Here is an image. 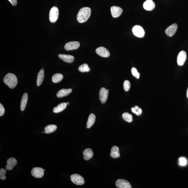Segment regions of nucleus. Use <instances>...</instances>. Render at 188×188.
<instances>
[{"label": "nucleus", "mask_w": 188, "mask_h": 188, "mask_svg": "<svg viewBox=\"0 0 188 188\" xmlns=\"http://www.w3.org/2000/svg\"><path fill=\"white\" fill-rule=\"evenodd\" d=\"M91 9L88 7L81 8L77 15V18L79 23H83L87 21L91 16Z\"/></svg>", "instance_id": "obj_1"}, {"label": "nucleus", "mask_w": 188, "mask_h": 188, "mask_svg": "<svg viewBox=\"0 0 188 188\" xmlns=\"http://www.w3.org/2000/svg\"><path fill=\"white\" fill-rule=\"evenodd\" d=\"M3 81L7 86L12 89L16 87L18 82L16 76L14 74L10 73L6 75Z\"/></svg>", "instance_id": "obj_2"}, {"label": "nucleus", "mask_w": 188, "mask_h": 188, "mask_svg": "<svg viewBox=\"0 0 188 188\" xmlns=\"http://www.w3.org/2000/svg\"><path fill=\"white\" fill-rule=\"evenodd\" d=\"M59 15V11L56 6L53 7L49 13V20L52 23H54L57 20Z\"/></svg>", "instance_id": "obj_3"}, {"label": "nucleus", "mask_w": 188, "mask_h": 188, "mask_svg": "<svg viewBox=\"0 0 188 188\" xmlns=\"http://www.w3.org/2000/svg\"><path fill=\"white\" fill-rule=\"evenodd\" d=\"M132 31L135 36L139 38L143 37L145 35L143 28L139 25L134 26L132 28Z\"/></svg>", "instance_id": "obj_4"}, {"label": "nucleus", "mask_w": 188, "mask_h": 188, "mask_svg": "<svg viewBox=\"0 0 188 188\" xmlns=\"http://www.w3.org/2000/svg\"><path fill=\"white\" fill-rule=\"evenodd\" d=\"M71 179L73 183L78 185H82L84 183V178L79 174H72L71 176Z\"/></svg>", "instance_id": "obj_5"}, {"label": "nucleus", "mask_w": 188, "mask_h": 188, "mask_svg": "<svg viewBox=\"0 0 188 188\" xmlns=\"http://www.w3.org/2000/svg\"><path fill=\"white\" fill-rule=\"evenodd\" d=\"M109 90L104 88H101L99 93V99L102 104H104L107 101Z\"/></svg>", "instance_id": "obj_6"}, {"label": "nucleus", "mask_w": 188, "mask_h": 188, "mask_svg": "<svg viewBox=\"0 0 188 188\" xmlns=\"http://www.w3.org/2000/svg\"><path fill=\"white\" fill-rule=\"evenodd\" d=\"M44 170L42 168L35 167L33 168L31 171V175L35 178H41L44 175Z\"/></svg>", "instance_id": "obj_7"}, {"label": "nucleus", "mask_w": 188, "mask_h": 188, "mask_svg": "<svg viewBox=\"0 0 188 188\" xmlns=\"http://www.w3.org/2000/svg\"><path fill=\"white\" fill-rule=\"evenodd\" d=\"M79 46L80 43L79 41H71L66 43L64 46V49L67 51L73 50L77 49Z\"/></svg>", "instance_id": "obj_8"}, {"label": "nucleus", "mask_w": 188, "mask_h": 188, "mask_svg": "<svg viewBox=\"0 0 188 188\" xmlns=\"http://www.w3.org/2000/svg\"><path fill=\"white\" fill-rule=\"evenodd\" d=\"M187 59V54L185 51H182L179 53L177 58V64L179 66L183 65Z\"/></svg>", "instance_id": "obj_9"}, {"label": "nucleus", "mask_w": 188, "mask_h": 188, "mask_svg": "<svg viewBox=\"0 0 188 188\" xmlns=\"http://www.w3.org/2000/svg\"><path fill=\"white\" fill-rule=\"evenodd\" d=\"M116 186L118 188H131L130 183L126 180L119 179L116 182Z\"/></svg>", "instance_id": "obj_10"}, {"label": "nucleus", "mask_w": 188, "mask_h": 188, "mask_svg": "<svg viewBox=\"0 0 188 188\" xmlns=\"http://www.w3.org/2000/svg\"><path fill=\"white\" fill-rule=\"evenodd\" d=\"M111 15L113 17L116 18L119 17L122 14L123 10L119 7L113 6L111 8Z\"/></svg>", "instance_id": "obj_11"}, {"label": "nucleus", "mask_w": 188, "mask_h": 188, "mask_svg": "<svg viewBox=\"0 0 188 188\" xmlns=\"http://www.w3.org/2000/svg\"><path fill=\"white\" fill-rule=\"evenodd\" d=\"M178 28L177 24H174L168 27L166 30L165 33L168 36L172 37L175 34Z\"/></svg>", "instance_id": "obj_12"}, {"label": "nucleus", "mask_w": 188, "mask_h": 188, "mask_svg": "<svg viewBox=\"0 0 188 188\" xmlns=\"http://www.w3.org/2000/svg\"><path fill=\"white\" fill-rule=\"evenodd\" d=\"M96 52L102 57L107 58L110 56V53L108 50L103 47H100L96 50Z\"/></svg>", "instance_id": "obj_13"}, {"label": "nucleus", "mask_w": 188, "mask_h": 188, "mask_svg": "<svg viewBox=\"0 0 188 188\" xmlns=\"http://www.w3.org/2000/svg\"><path fill=\"white\" fill-rule=\"evenodd\" d=\"M7 162V164L5 166V168L8 170H12L17 164V160L14 157L10 158L8 159Z\"/></svg>", "instance_id": "obj_14"}, {"label": "nucleus", "mask_w": 188, "mask_h": 188, "mask_svg": "<svg viewBox=\"0 0 188 188\" xmlns=\"http://www.w3.org/2000/svg\"><path fill=\"white\" fill-rule=\"evenodd\" d=\"M155 6V4L152 0H147L143 5L144 9L148 11H151L153 10Z\"/></svg>", "instance_id": "obj_15"}, {"label": "nucleus", "mask_w": 188, "mask_h": 188, "mask_svg": "<svg viewBox=\"0 0 188 188\" xmlns=\"http://www.w3.org/2000/svg\"><path fill=\"white\" fill-rule=\"evenodd\" d=\"M58 57L64 62L69 63L73 62L74 60V56L69 55L59 54Z\"/></svg>", "instance_id": "obj_16"}, {"label": "nucleus", "mask_w": 188, "mask_h": 188, "mask_svg": "<svg viewBox=\"0 0 188 188\" xmlns=\"http://www.w3.org/2000/svg\"><path fill=\"white\" fill-rule=\"evenodd\" d=\"M72 91V90L71 89H61L58 91L56 96L58 98H63L69 95Z\"/></svg>", "instance_id": "obj_17"}, {"label": "nucleus", "mask_w": 188, "mask_h": 188, "mask_svg": "<svg viewBox=\"0 0 188 188\" xmlns=\"http://www.w3.org/2000/svg\"><path fill=\"white\" fill-rule=\"evenodd\" d=\"M83 154L85 160H88L93 157L94 152L92 149L88 148L85 150L83 152Z\"/></svg>", "instance_id": "obj_18"}, {"label": "nucleus", "mask_w": 188, "mask_h": 188, "mask_svg": "<svg viewBox=\"0 0 188 188\" xmlns=\"http://www.w3.org/2000/svg\"><path fill=\"white\" fill-rule=\"evenodd\" d=\"M28 98V94L26 93H25L23 94L22 98L20 105V109L22 111H24L25 109L27 103Z\"/></svg>", "instance_id": "obj_19"}, {"label": "nucleus", "mask_w": 188, "mask_h": 188, "mask_svg": "<svg viewBox=\"0 0 188 188\" xmlns=\"http://www.w3.org/2000/svg\"><path fill=\"white\" fill-rule=\"evenodd\" d=\"M110 155L113 158L119 157L120 156L119 148L116 146H114L111 148Z\"/></svg>", "instance_id": "obj_20"}, {"label": "nucleus", "mask_w": 188, "mask_h": 188, "mask_svg": "<svg viewBox=\"0 0 188 188\" xmlns=\"http://www.w3.org/2000/svg\"><path fill=\"white\" fill-rule=\"evenodd\" d=\"M44 69H41L40 71L37 76V86H40L44 80Z\"/></svg>", "instance_id": "obj_21"}, {"label": "nucleus", "mask_w": 188, "mask_h": 188, "mask_svg": "<svg viewBox=\"0 0 188 188\" xmlns=\"http://www.w3.org/2000/svg\"><path fill=\"white\" fill-rule=\"evenodd\" d=\"M96 116L94 114H91L90 115L88 120L86 128L89 129L92 126L95 122Z\"/></svg>", "instance_id": "obj_22"}, {"label": "nucleus", "mask_w": 188, "mask_h": 188, "mask_svg": "<svg viewBox=\"0 0 188 188\" xmlns=\"http://www.w3.org/2000/svg\"><path fill=\"white\" fill-rule=\"evenodd\" d=\"M57 126L56 125H49L45 128L44 132L46 134H49L53 133L57 129Z\"/></svg>", "instance_id": "obj_23"}, {"label": "nucleus", "mask_w": 188, "mask_h": 188, "mask_svg": "<svg viewBox=\"0 0 188 188\" xmlns=\"http://www.w3.org/2000/svg\"><path fill=\"white\" fill-rule=\"evenodd\" d=\"M67 106V105L66 103H61V104L58 105L57 107H55L53 111H54V113H56L60 112L66 109Z\"/></svg>", "instance_id": "obj_24"}, {"label": "nucleus", "mask_w": 188, "mask_h": 188, "mask_svg": "<svg viewBox=\"0 0 188 188\" xmlns=\"http://www.w3.org/2000/svg\"><path fill=\"white\" fill-rule=\"evenodd\" d=\"M63 77V75L59 73L54 74L52 77L53 82L56 83H59L62 80Z\"/></svg>", "instance_id": "obj_25"}, {"label": "nucleus", "mask_w": 188, "mask_h": 188, "mask_svg": "<svg viewBox=\"0 0 188 188\" xmlns=\"http://www.w3.org/2000/svg\"><path fill=\"white\" fill-rule=\"evenodd\" d=\"M123 119L125 121L131 123L133 121L132 116L131 114H129L128 113L126 112L124 113L122 115Z\"/></svg>", "instance_id": "obj_26"}, {"label": "nucleus", "mask_w": 188, "mask_h": 188, "mask_svg": "<svg viewBox=\"0 0 188 188\" xmlns=\"http://www.w3.org/2000/svg\"><path fill=\"white\" fill-rule=\"evenodd\" d=\"M79 71L81 72L84 73L89 72L90 70L89 66L87 64H84L81 65L78 69Z\"/></svg>", "instance_id": "obj_27"}, {"label": "nucleus", "mask_w": 188, "mask_h": 188, "mask_svg": "<svg viewBox=\"0 0 188 188\" xmlns=\"http://www.w3.org/2000/svg\"><path fill=\"white\" fill-rule=\"evenodd\" d=\"M6 170L4 169L1 168L0 169V179L2 180H5L6 179L5 174Z\"/></svg>", "instance_id": "obj_28"}, {"label": "nucleus", "mask_w": 188, "mask_h": 188, "mask_svg": "<svg viewBox=\"0 0 188 188\" xmlns=\"http://www.w3.org/2000/svg\"><path fill=\"white\" fill-rule=\"evenodd\" d=\"M131 73L133 76L137 79H139L140 77V73L138 72L137 69L133 67L131 69Z\"/></svg>", "instance_id": "obj_29"}, {"label": "nucleus", "mask_w": 188, "mask_h": 188, "mask_svg": "<svg viewBox=\"0 0 188 188\" xmlns=\"http://www.w3.org/2000/svg\"><path fill=\"white\" fill-rule=\"evenodd\" d=\"M124 88L125 91H128L130 88V83L129 81L126 80L124 83Z\"/></svg>", "instance_id": "obj_30"}, {"label": "nucleus", "mask_w": 188, "mask_h": 188, "mask_svg": "<svg viewBox=\"0 0 188 188\" xmlns=\"http://www.w3.org/2000/svg\"><path fill=\"white\" fill-rule=\"evenodd\" d=\"M187 164V161L184 157H181L179 159V164L181 166H185Z\"/></svg>", "instance_id": "obj_31"}, {"label": "nucleus", "mask_w": 188, "mask_h": 188, "mask_svg": "<svg viewBox=\"0 0 188 188\" xmlns=\"http://www.w3.org/2000/svg\"><path fill=\"white\" fill-rule=\"evenodd\" d=\"M135 109L136 110V113L138 116L142 114V109H140L137 106H135L134 107Z\"/></svg>", "instance_id": "obj_32"}, {"label": "nucleus", "mask_w": 188, "mask_h": 188, "mask_svg": "<svg viewBox=\"0 0 188 188\" xmlns=\"http://www.w3.org/2000/svg\"><path fill=\"white\" fill-rule=\"evenodd\" d=\"M5 112V109L4 106L1 104H0V116H1L4 115Z\"/></svg>", "instance_id": "obj_33"}, {"label": "nucleus", "mask_w": 188, "mask_h": 188, "mask_svg": "<svg viewBox=\"0 0 188 188\" xmlns=\"http://www.w3.org/2000/svg\"><path fill=\"white\" fill-rule=\"evenodd\" d=\"M13 6H16L17 4V0H8Z\"/></svg>", "instance_id": "obj_34"}, {"label": "nucleus", "mask_w": 188, "mask_h": 188, "mask_svg": "<svg viewBox=\"0 0 188 188\" xmlns=\"http://www.w3.org/2000/svg\"><path fill=\"white\" fill-rule=\"evenodd\" d=\"M131 111H132V113H136V110L134 108H132V109H131Z\"/></svg>", "instance_id": "obj_35"}, {"label": "nucleus", "mask_w": 188, "mask_h": 188, "mask_svg": "<svg viewBox=\"0 0 188 188\" xmlns=\"http://www.w3.org/2000/svg\"><path fill=\"white\" fill-rule=\"evenodd\" d=\"M187 97L188 98V88L187 91Z\"/></svg>", "instance_id": "obj_36"}, {"label": "nucleus", "mask_w": 188, "mask_h": 188, "mask_svg": "<svg viewBox=\"0 0 188 188\" xmlns=\"http://www.w3.org/2000/svg\"><path fill=\"white\" fill-rule=\"evenodd\" d=\"M67 105H69V102H66Z\"/></svg>", "instance_id": "obj_37"}, {"label": "nucleus", "mask_w": 188, "mask_h": 188, "mask_svg": "<svg viewBox=\"0 0 188 188\" xmlns=\"http://www.w3.org/2000/svg\"><path fill=\"white\" fill-rule=\"evenodd\" d=\"M42 133H44V132H43H43H42Z\"/></svg>", "instance_id": "obj_38"}, {"label": "nucleus", "mask_w": 188, "mask_h": 188, "mask_svg": "<svg viewBox=\"0 0 188 188\" xmlns=\"http://www.w3.org/2000/svg\"><path fill=\"white\" fill-rule=\"evenodd\" d=\"M44 171H45V169H44Z\"/></svg>", "instance_id": "obj_39"}]
</instances>
